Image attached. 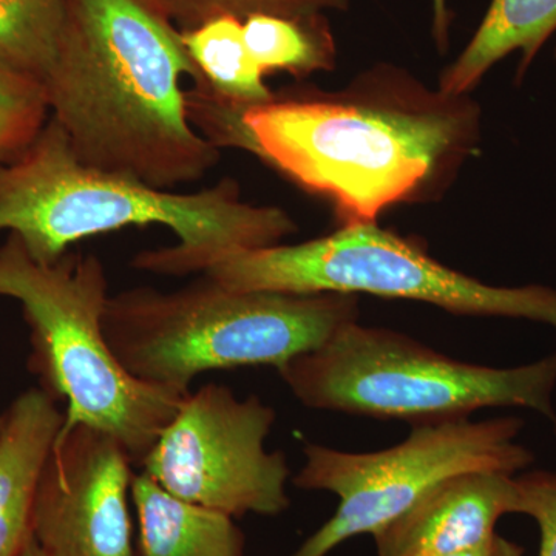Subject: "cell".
I'll return each mask as SVG.
<instances>
[{
    "mask_svg": "<svg viewBox=\"0 0 556 556\" xmlns=\"http://www.w3.org/2000/svg\"><path fill=\"white\" fill-rule=\"evenodd\" d=\"M479 134L468 94L380 64L334 93L276 94L243 110L233 149L331 201L340 225H368L394 204L444 192Z\"/></svg>",
    "mask_w": 556,
    "mask_h": 556,
    "instance_id": "1",
    "label": "cell"
},
{
    "mask_svg": "<svg viewBox=\"0 0 556 556\" xmlns=\"http://www.w3.org/2000/svg\"><path fill=\"white\" fill-rule=\"evenodd\" d=\"M42 80L50 118L87 166L172 190L217 166L190 121L186 78L203 86L182 33L153 0H62Z\"/></svg>",
    "mask_w": 556,
    "mask_h": 556,
    "instance_id": "2",
    "label": "cell"
},
{
    "mask_svg": "<svg viewBox=\"0 0 556 556\" xmlns=\"http://www.w3.org/2000/svg\"><path fill=\"white\" fill-rule=\"evenodd\" d=\"M150 225L170 229L178 241L139 252L131 266L169 277L204 274L298 230L283 208L241 200L230 178L182 193L87 166L51 118L24 152L0 164V230L20 237L39 263H56L79 240Z\"/></svg>",
    "mask_w": 556,
    "mask_h": 556,
    "instance_id": "3",
    "label": "cell"
},
{
    "mask_svg": "<svg viewBox=\"0 0 556 556\" xmlns=\"http://www.w3.org/2000/svg\"><path fill=\"white\" fill-rule=\"evenodd\" d=\"M357 317V295L236 291L203 274L175 291L141 287L110 295L102 327L129 375L189 394L207 371L280 369Z\"/></svg>",
    "mask_w": 556,
    "mask_h": 556,
    "instance_id": "4",
    "label": "cell"
},
{
    "mask_svg": "<svg viewBox=\"0 0 556 556\" xmlns=\"http://www.w3.org/2000/svg\"><path fill=\"white\" fill-rule=\"evenodd\" d=\"M0 298L16 300L30 327V369L67 404L62 428H100L141 464L188 394L127 372L105 339L109 280L97 255L67 252L46 265L9 233L0 247Z\"/></svg>",
    "mask_w": 556,
    "mask_h": 556,
    "instance_id": "5",
    "label": "cell"
},
{
    "mask_svg": "<svg viewBox=\"0 0 556 556\" xmlns=\"http://www.w3.org/2000/svg\"><path fill=\"white\" fill-rule=\"evenodd\" d=\"M277 371L295 399L313 409L417 427L468 419L484 408L521 407L556 422V353L525 367H481L356 320Z\"/></svg>",
    "mask_w": 556,
    "mask_h": 556,
    "instance_id": "6",
    "label": "cell"
},
{
    "mask_svg": "<svg viewBox=\"0 0 556 556\" xmlns=\"http://www.w3.org/2000/svg\"><path fill=\"white\" fill-rule=\"evenodd\" d=\"M204 276L236 291L416 300L460 316L525 318L556 331V289L482 283L376 223L340 226L303 243L240 252Z\"/></svg>",
    "mask_w": 556,
    "mask_h": 556,
    "instance_id": "7",
    "label": "cell"
},
{
    "mask_svg": "<svg viewBox=\"0 0 556 556\" xmlns=\"http://www.w3.org/2000/svg\"><path fill=\"white\" fill-rule=\"evenodd\" d=\"M521 427L518 417L427 424L413 427L401 444L375 453L306 444L295 486L334 493L340 503L289 556H328L351 538L375 535L456 475L497 471L514 477L533 463L532 453L517 442Z\"/></svg>",
    "mask_w": 556,
    "mask_h": 556,
    "instance_id": "8",
    "label": "cell"
},
{
    "mask_svg": "<svg viewBox=\"0 0 556 556\" xmlns=\"http://www.w3.org/2000/svg\"><path fill=\"white\" fill-rule=\"evenodd\" d=\"M274 424L262 399L208 383L185 397L139 466L190 503L232 518L276 517L289 507L291 468L283 453L265 447Z\"/></svg>",
    "mask_w": 556,
    "mask_h": 556,
    "instance_id": "9",
    "label": "cell"
},
{
    "mask_svg": "<svg viewBox=\"0 0 556 556\" xmlns=\"http://www.w3.org/2000/svg\"><path fill=\"white\" fill-rule=\"evenodd\" d=\"M134 457L100 428H62L40 479L33 540L47 556H137Z\"/></svg>",
    "mask_w": 556,
    "mask_h": 556,
    "instance_id": "10",
    "label": "cell"
},
{
    "mask_svg": "<svg viewBox=\"0 0 556 556\" xmlns=\"http://www.w3.org/2000/svg\"><path fill=\"white\" fill-rule=\"evenodd\" d=\"M518 500L517 478L511 475H456L372 535L378 555L450 556L475 551L497 535L501 517L518 514Z\"/></svg>",
    "mask_w": 556,
    "mask_h": 556,
    "instance_id": "11",
    "label": "cell"
},
{
    "mask_svg": "<svg viewBox=\"0 0 556 556\" xmlns=\"http://www.w3.org/2000/svg\"><path fill=\"white\" fill-rule=\"evenodd\" d=\"M0 416V556H20L33 538L40 479L65 413L38 387L21 393Z\"/></svg>",
    "mask_w": 556,
    "mask_h": 556,
    "instance_id": "12",
    "label": "cell"
},
{
    "mask_svg": "<svg viewBox=\"0 0 556 556\" xmlns=\"http://www.w3.org/2000/svg\"><path fill=\"white\" fill-rule=\"evenodd\" d=\"M139 556H243L244 535L223 511L172 495L146 473L135 475Z\"/></svg>",
    "mask_w": 556,
    "mask_h": 556,
    "instance_id": "13",
    "label": "cell"
},
{
    "mask_svg": "<svg viewBox=\"0 0 556 556\" xmlns=\"http://www.w3.org/2000/svg\"><path fill=\"white\" fill-rule=\"evenodd\" d=\"M556 31V0H492L484 20L457 60L442 72L439 89L468 94L486 72L519 51L521 83L544 43Z\"/></svg>",
    "mask_w": 556,
    "mask_h": 556,
    "instance_id": "14",
    "label": "cell"
},
{
    "mask_svg": "<svg viewBox=\"0 0 556 556\" xmlns=\"http://www.w3.org/2000/svg\"><path fill=\"white\" fill-rule=\"evenodd\" d=\"M181 33L182 42L203 76L201 87L219 101L247 110L276 98L249 51L243 21L222 16Z\"/></svg>",
    "mask_w": 556,
    "mask_h": 556,
    "instance_id": "15",
    "label": "cell"
},
{
    "mask_svg": "<svg viewBox=\"0 0 556 556\" xmlns=\"http://www.w3.org/2000/svg\"><path fill=\"white\" fill-rule=\"evenodd\" d=\"M243 28L249 51L263 75L287 72L306 78L336 68L338 46L325 13L254 14L243 21Z\"/></svg>",
    "mask_w": 556,
    "mask_h": 556,
    "instance_id": "16",
    "label": "cell"
},
{
    "mask_svg": "<svg viewBox=\"0 0 556 556\" xmlns=\"http://www.w3.org/2000/svg\"><path fill=\"white\" fill-rule=\"evenodd\" d=\"M62 13V0H0V70L42 84L56 51Z\"/></svg>",
    "mask_w": 556,
    "mask_h": 556,
    "instance_id": "17",
    "label": "cell"
},
{
    "mask_svg": "<svg viewBox=\"0 0 556 556\" xmlns=\"http://www.w3.org/2000/svg\"><path fill=\"white\" fill-rule=\"evenodd\" d=\"M49 118L42 84L0 70V164L24 152Z\"/></svg>",
    "mask_w": 556,
    "mask_h": 556,
    "instance_id": "18",
    "label": "cell"
},
{
    "mask_svg": "<svg viewBox=\"0 0 556 556\" xmlns=\"http://www.w3.org/2000/svg\"><path fill=\"white\" fill-rule=\"evenodd\" d=\"M179 28L190 30L204 22L222 16L244 21L254 14L273 16H303L325 13L327 10L345 11L350 0H153Z\"/></svg>",
    "mask_w": 556,
    "mask_h": 556,
    "instance_id": "19",
    "label": "cell"
},
{
    "mask_svg": "<svg viewBox=\"0 0 556 556\" xmlns=\"http://www.w3.org/2000/svg\"><path fill=\"white\" fill-rule=\"evenodd\" d=\"M518 514L529 515L540 527V555L556 556V473L530 471L517 478Z\"/></svg>",
    "mask_w": 556,
    "mask_h": 556,
    "instance_id": "20",
    "label": "cell"
},
{
    "mask_svg": "<svg viewBox=\"0 0 556 556\" xmlns=\"http://www.w3.org/2000/svg\"><path fill=\"white\" fill-rule=\"evenodd\" d=\"M433 2V38L437 47L441 51L448 49L450 24H452V13H450L447 0H431Z\"/></svg>",
    "mask_w": 556,
    "mask_h": 556,
    "instance_id": "21",
    "label": "cell"
},
{
    "mask_svg": "<svg viewBox=\"0 0 556 556\" xmlns=\"http://www.w3.org/2000/svg\"><path fill=\"white\" fill-rule=\"evenodd\" d=\"M450 556H525V548L511 543L506 538L496 535L482 547Z\"/></svg>",
    "mask_w": 556,
    "mask_h": 556,
    "instance_id": "22",
    "label": "cell"
},
{
    "mask_svg": "<svg viewBox=\"0 0 556 556\" xmlns=\"http://www.w3.org/2000/svg\"><path fill=\"white\" fill-rule=\"evenodd\" d=\"M20 556H47L43 554L42 551H40V547L38 544H36V541L30 540V543L27 544V547L24 548V552Z\"/></svg>",
    "mask_w": 556,
    "mask_h": 556,
    "instance_id": "23",
    "label": "cell"
},
{
    "mask_svg": "<svg viewBox=\"0 0 556 556\" xmlns=\"http://www.w3.org/2000/svg\"><path fill=\"white\" fill-rule=\"evenodd\" d=\"M0 427H2V416H0Z\"/></svg>",
    "mask_w": 556,
    "mask_h": 556,
    "instance_id": "24",
    "label": "cell"
},
{
    "mask_svg": "<svg viewBox=\"0 0 556 556\" xmlns=\"http://www.w3.org/2000/svg\"><path fill=\"white\" fill-rule=\"evenodd\" d=\"M555 62H556V49H555Z\"/></svg>",
    "mask_w": 556,
    "mask_h": 556,
    "instance_id": "25",
    "label": "cell"
}]
</instances>
